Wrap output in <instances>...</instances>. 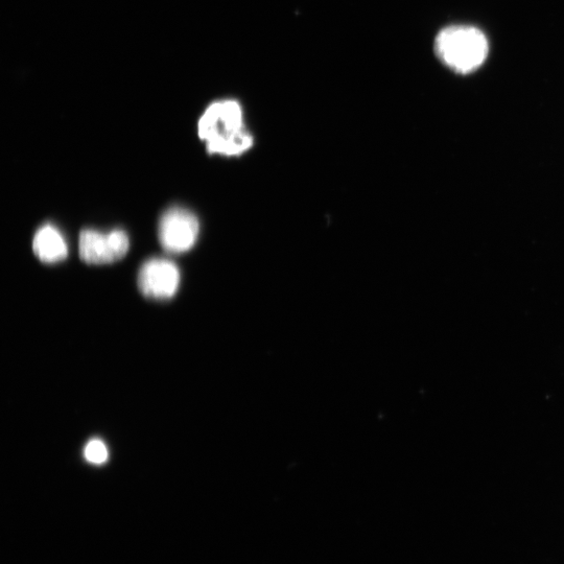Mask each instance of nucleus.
I'll return each instance as SVG.
<instances>
[{
	"instance_id": "f257e3e1",
	"label": "nucleus",
	"mask_w": 564,
	"mask_h": 564,
	"mask_svg": "<svg viewBox=\"0 0 564 564\" xmlns=\"http://www.w3.org/2000/svg\"><path fill=\"white\" fill-rule=\"evenodd\" d=\"M198 134L211 155L241 156L254 144L245 125L243 107L235 100L211 103L200 117Z\"/></svg>"
},
{
	"instance_id": "f03ea898",
	"label": "nucleus",
	"mask_w": 564,
	"mask_h": 564,
	"mask_svg": "<svg viewBox=\"0 0 564 564\" xmlns=\"http://www.w3.org/2000/svg\"><path fill=\"white\" fill-rule=\"evenodd\" d=\"M434 51L440 62L459 75L476 72L486 61L489 43L486 35L475 27L450 26L435 38Z\"/></svg>"
},
{
	"instance_id": "7ed1b4c3",
	"label": "nucleus",
	"mask_w": 564,
	"mask_h": 564,
	"mask_svg": "<svg viewBox=\"0 0 564 564\" xmlns=\"http://www.w3.org/2000/svg\"><path fill=\"white\" fill-rule=\"evenodd\" d=\"M128 234L120 229L104 233L85 229L80 234L79 252L89 265H108L119 262L129 251Z\"/></svg>"
},
{
	"instance_id": "20e7f679",
	"label": "nucleus",
	"mask_w": 564,
	"mask_h": 564,
	"mask_svg": "<svg viewBox=\"0 0 564 564\" xmlns=\"http://www.w3.org/2000/svg\"><path fill=\"white\" fill-rule=\"evenodd\" d=\"M200 224L192 211L182 207H172L163 214L159 222V241L164 250L183 253L196 244Z\"/></svg>"
},
{
	"instance_id": "39448f33",
	"label": "nucleus",
	"mask_w": 564,
	"mask_h": 564,
	"mask_svg": "<svg viewBox=\"0 0 564 564\" xmlns=\"http://www.w3.org/2000/svg\"><path fill=\"white\" fill-rule=\"evenodd\" d=\"M179 285V269L173 262L162 258L148 261L138 274V288L149 299L169 300L176 295Z\"/></svg>"
},
{
	"instance_id": "423d86ee",
	"label": "nucleus",
	"mask_w": 564,
	"mask_h": 564,
	"mask_svg": "<svg viewBox=\"0 0 564 564\" xmlns=\"http://www.w3.org/2000/svg\"><path fill=\"white\" fill-rule=\"evenodd\" d=\"M33 250L39 260L45 264L59 263L68 255L63 235L53 225H44L36 232Z\"/></svg>"
},
{
	"instance_id": "0eeeda50",
	"label": "nucleus",
	"mask_w": 564,
	"mask_h": 564,
	"mask_svg": "<svg viewBox=\"0 0 564 564\" xmlns=\"http://www.w3.org/2000/svg\"><path fill=\"white\" fill-rule=\"evenodd\" d=\"M84 457L93 465H102L109 457L107 446L100 439H92L85 446Z\"/></svg>"
}]
</instances>
